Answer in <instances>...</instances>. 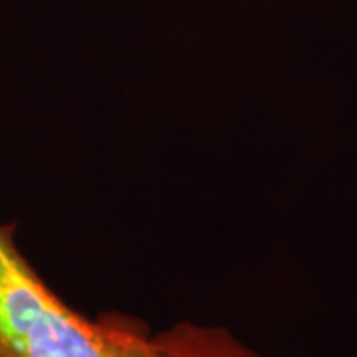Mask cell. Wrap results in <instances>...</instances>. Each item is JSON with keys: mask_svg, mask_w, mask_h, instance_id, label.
Returning a JSON list of instances; mask_svg holds the SVG:
<instances>
[{"mask_svg": "<svg viewBox=\"0 0 357 357\" xmlns=\"http://www.w3.org/2000/svg\"><path fill=\"white\" fill-rule=\"evenodd\" d=\"M145 321L105 312L88 318L52 290L0 222V357H151Z\"/></svg>", "mask_w": 357, "mask_h": 357, "instance_id": "cell-1", "label": "cell"}, {"mask_svg": "<svg viewBox=\"0 0 357 357\" xmlns=\"http://www.w3.org/2000/svg\"><path fill=\"white\" fill-rule=\"evenodd\" d=\"M151 357H262L225 326L183 319L151 335Z\"/></svg>", "mask_w": 357, "mask_h": 357, "instance_id": "cell-2", "label": "cell"}]
</instances>
